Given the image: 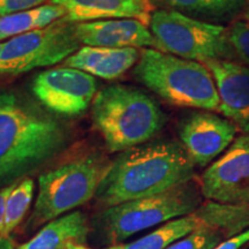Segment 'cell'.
I'll list each match as a JSON object with an SVG mask.
<instances>
[{
	"label": "cell",
	"mask_w": 249,
	"mask_h": 249,
	"mask_svg": "<svg viewBox=\"0 0 249 249\" xmlns=\"http://www.w3.org/2000/svg\"><path fill=\"white\" fill-rule=\"evenodd\" d=\"M133 75L171 105L218 111L219 96L213 76L202 62L156 49H143Z\"/></svg>",
	"instance_id": "cell-4"
},
{
	"label": "cell",
	"mask_w": 249,
	"mask_h": 249,
	"mask_svg": "<svg viewBox=\"0 0 249 249\" xmlns=\"http://www.w3.org/2000/svg\"><path fill=\"white\" fill-rule=\"evenodd\" d=\"M244 18H245L246 22H248V23H249V1H248L247 6H246L245 11H244Z\"/></svg>",
	"instance_id": "cell-29"
},
{
	"label": "cell",
	"mask_w": 249,
	"mask_h": 249,
	"mask_svg": "<svg viewBox=\"0 0 249 249\" xmlns=\"http://www.w3.org/2000/svg\"><path fill=\"white\" fill-rule=\"evenodd\" d=\"M194 173L195 164L182 144L176 141L145 143L117 156L95 198L107 208L113 207L192 181Z\"/></svg>",
	"instance_id": "cell-1"
},
{
	"label": "cell",
	"mask_w": 249,
	"mask_h": 249,
	"mask_svg": "<svg viewBox=\"0 0 249 249\" xmlns=\"http://www.w3.org/2000/svg\"><path fill=\"white\" fill-rule=\"evenodd\" d=\"M238 127L210 111L192 112L179 124V138L193 163L207 166L235 140Z\"/></svg>",
	"instance_id": "cell-11"
},
{
	"label": "cell",
	"mask_w": 249,
	"mask_h": 249,
	"mask_svg": "<svg viewBox=\"0 0 249 249\" xmlns=\"http://www.w3.org/2000/svg\"><path fill=\"white\" fill-rule=\"evenodd\" d=\"M202 227H205L204 224L194 211L186 216L170 220L139 240L124 245V249H165L173 242Z\"/></svg>",
	"instance_id": "cell-20"
},
{
	"label": "cell",
	"mask_w": 249,
	"mask_h": 249,
	"mask_svg": "<svg viewBox=\"0 0 249 249\" xmlns=\"http://www.w3.org/2000/svg\"><path fill=\"white\" fill-rule=\"evenodd\" d=\"M2 44H4V43H1V42H0V52H1V49H2Z\"/></svg>",
	"instance_id": "cell-31"
},
{
	"label": "cell",
	"mask_w": 249,
	"mask_h": 249,
	"mask_svg": "<svg viewBox=\"0 0 249 249\" xmlns=\"http://www.w3.org/2000/svg\"><path fill=\"white\" fill-rule=\"evenodd\" d=\"M204 65L216 83L218 112L249 134V67L230 60H209Z\"/></svg>",
	"instance_id": "cell-12"
},
{
	"label": "cell",
	"mask_w": 249,
	"mask_h": 249,
	"mask_svg": "<svg viewBox=\"0 0 249 249\" xmlns=\"http://www.w3.org/2000/svg\"><path fill=\"white\" fill-rule=\"evenodd\" d=\"M224 240H226L225 236L220 232L202 227L173 242L165 249H214Z\"/></svg>",
	"instance_id": "cell-22"
},
{
	"label": "cell",
	"mask_w": 249,
	"mask_h": 249,
	"mask_svg": "<svg viewBox=\"0 0 249 249\" xmlns=\"http://www.w3.org/2000/svg\"><path fill=\"white\" fill-rule=\"evenodd\" d=\"M95 128L107 150L123 152L144 144L160 132L165 116L151 97L124 85H112L99 90L91 104Z\"/></svg>",
	"instance_id": "cell-3"
},
{
	"label": "cell",
	"mask_w": 249,
	"mask_h": 249,
	"mask_svg": "<svg viewBox=\"0 0 249 249\" xmlns=\"http://www.w3.org/2000/svg\"><path fill=\"white\" fill-rule=\"evenodd\" d=\"M170 9L198 20L230 21L244 12L249 0H160Z\"/></svg>",
	"instance_id": "cell-19"
},
{
	"label": "cell",
	"mask_w": 249,
	"mask_h": 249,
	"mask_svg": "<svg viewBox=\"0 0 249 249\" xmlns=\"http://www.w3.org/2000/svg\"><path fill=\"white\" fill-rule=\"evenodd\" d=\"M31 91L46 110L58 116L85 113L97 95L95 77L71 67H54L34 77Z\"/></svg>",
	"instance_id": "cell-9"
},
{
	"label": "cell",
	"mask_w": 249,
	"mask_h": 249,
	"mask_svg": "<svg viewBox=\"0 0 249 249\" xmlns=\"http://www.w3.org/2000/svg\"><path fill=\"white\" fill-rule=\"evenodd\" d=\"M201 188L189 181L160 194L108 207L99 223L112 244H120L136 233L186 216L202 204Z\"/></svg>",
	"instance_id": "cell-7"
},
{
	"label": "cell",
	"mask_w": 249,
	"mask_h": 249,
	"mask_svg": "<svg viewBox=\"0 0 249 249\" xmlns=\"http://www.w3.org/2000/svg\"><path fill=\"white\" fill-rule=\"evenodd\" d=\"M66 11L71 22L82 23L111 18H134L145 26L150 23V0H51Z\"/></svg>",
	"instance_id": "cell-14"
},
{
	"label": "cell",
	"mask_w": 249,
	"mask_h": 249,
	"mask_svg": "<svg viewBox=\"0 0 249 249\" xmlns=\"http://www.w3.org/2000/svg\"><path fill=\"white\" fill-rule=\"evenodd\" d=\"M110 164L101 156L90 154L40 174L30 225L36 227L57 219L95 197Z\"/></svg>",
	"instance_id": "cell-5"
},
{
	"label": "cell",
	"mask_w": 249,
	"mask_h": 249,
	"mask_svg": "<svg viewBox=\"0 0 249 249\" xmlns=\"http://www.w3.org/2000/svg\"><path fill=\"white\" fill-rule=\"evenodd\" d=\"M200 188L208 201L249 204V134L236 138L204 171Z\"/></svg>",
	"instance_id": "cell-10"
},
{
	"label": "cell",
	"mask_w": 249,
	"mask_h": 249,
	"mask_svg": "<svg viewBox=\"0 0 249 249\" xmlns=\"http://www.w3.org/2000/svg\"><path fill=\"white\" fill-rule=\"evenodd\" d=\"M105 249H124V245H123V244H116V245H112L111 247L105 248Z\"/></svg>",
	"instance_id": "cell-30"
},
{
	"label": "cell",
	"mask_w": 249,
	"mask_h": 249,
	"mask_svg": "<svg viewBox=\"0 0 249 249\" xmlns=\"http://www.w3.org/2000/svg\"><path fill=\"white\" fill-rule=\"evenodd\" d=\"M35 182L31 178H23L17 182L14 189L12 191L6 207L5 227L1 236H8L22 222L26 213L29 210L34 198Z\"/></svg>",
	"instance_id": "cell-21"
},
{
	"label": "cell",
	"mask_w": 249,
	"mask_h": 249,
	"mask_svg": "<svg viewBox=\"0 0 249 249\" xmlns=\"http://www.w3.org/2000/svg\"><path fill=\"white\" fill-rule=\"evenodd\" d=\"M141 52L138 49H112L81 46L64 61V66L76 68L93 77L114 80L123 76L138 64Z\"/></svg>",
	"instance_id": "cell-15"
},
{
	"label": "cell",
	"mask_w": 249,
	"mask_h": 249,
	"mask_svg": "<svg viewBox=\"0 0 249 249\" xmlns=\"http://www.w3.org/2000/svg\"><path fill=\"white\" fill-rule=\"evenodd\" d=\"M18 181H14L9 185L2 187L0 189V235H1L2 231L5 227V218H6V207H7V201L9 195H11L12 191L14 189L15 185Z\"/></svg>",
	"instance_id": "cell-26"
},
{
	"label": "cell",
	"mask_w": 249,
	"mask_h": 249,
	"mask_svg": "<svg viewBox=\"0 0 249 249\" xmlns=\"http://www.w3.org/2000/svg\"><path fill=\"white\" fill-rule=\"evenodd\" d=\"M249 242V229L245 230L239 234H236L232 238L224 240L222 244H219L214 249H240L246 244Z\"/></svg>",
	"instance_id": "cell-25"
},
{
	"label": "cell",
	"mask_w": 249,
	"mask_h": 249,
	"mask_svg": "<svg viewBox=\"0 0 249 249\" xmlns=\"http://www.w3.org/2000/svg\"><path fill=\"white\" fill-rule=\"evenodd\" d=\"M66 128L11 90H0V182L35 171L64 150Z\"/></svg>",
	"instance_id": "cell-2"
},
{
	"label": "cell",
	"mask_w": 249,
	"mask_h": 249,
	"mask_svg": "<svg viewBox=\"0 0 249 249\" xmlns=\"http://www.w3.org/2000/svg\"><path fill=\"white\" fill-rule=\"evenodd\" d=\"M81 44L112 49H156L150 29L134 18H111L75 24Z\"/></svg>",
	"instance_id": "cell-13"
},
{
	"label": "cell",
	"mask_w": 249,
	"mask_h": 249,
	"mask_svg": "<svg viewBox=\"0 0 249 249\" xmlns=\"http://www.w3.org/2000/svg\"><path fill=\"white\" fill-rule=\"evenodd\" d=\"M229 36L235 57L249 67V23L240 20L234 21L229 28Z\"/></svg>",
	"instance_id": "cell-23"
},
{
	"label": "cell",
	"mask_w": 249,
	"mask_h": 249,
	"mask_svg": "<svg viewBox=\"0 0 249 249\" xmlns=\"http://www.w3.org/2000/svg\"><path fill=\"white\" fill-rule=\"evenodd\" d=\"M150 31L156 50L187 60L204 64L209 60L235 59L229 28L198 20L174 9H158L151 15Z\"/></svg>",
	"instance_id": "cell-6"
},
{
	"label": "cell",
	"mask_w": 249,
	"mask_h": 249,
	"mask_svg": "<svg viewBox=\"0 0 249 249\" xmlns=\"http://www.w3.org/2000/svg\"><path fill=\"white\" fill-rule=\"evenodd\" d=\"M75 24L64 17L43 29L6 40L0 52V75H20L66 60L81 48Z\"/></svg>",
	"instance_id": "cell-8"
},
{
	"label": "cell",
	"mask_w": 249,
	"mask_h": 249,
	"mask_svg": "<svg viewBox=\"0 0 249 249\" xmlns=\"http://www.w3.org/2000/svg\"><path fill=\"white\" fill-rule=\"evenodd\" d=\"M48 0H0V17H6L44 5Z\"/></svg>",
	"instance_id": "cell-24"
},
{
	"label": "cell",
	"mask_w": 249,
	"mask_h": 249,
	"mask_svg": "<svg viewBox=\"0 0 249 249\" xmlns=\"http://www.w3.org/2000/svg\"><path fill=\"white\" fill-rule=\"evenodd\" d=\"M88 232L86 214L74 211L46 223L34 238L18 249H64L70 244L83 245Z\"/></svg>",
	"instance_id": "cell-16"
},
{
	"label": "cell",
	"mask_w": 249,
	"mask_h": 249,
	"mask_svg": "<svg viewBox=\"0 0 249 249\" xmlns=\"http://www.w3.org/2000/svg\"><path fill=\"white\" fill-rule=\"evenodd\" d=\"M0 249H15L13 241L9 236L0 235Z\"/></svg>",
	"instance_id": "cell-27"
},
{
	"label": "cell",
	"mask_w": 249,
	"mask_h": 249,
	"mask_svg": "<svg viewBox=\"0 0 249 249\" xmlns=\"http://www.w3.org/2000/svg\"><path fill=\"white\" fill-rule=\"evenodd\" d=\"M64 249H90V248L86 247V246H83L82 244H70L67 245Z\"/></svg>",
	"instance_id": "cell-28"
},
{
	"label": "cell",
	"mask_w": 249,
	"mask_h": 249,
	"mask_svg": "<svg viewBox=\"0 0 249 249\" xmlns=\"http://www.w3.org/2000/svg\"><path fill=\"white\" fill-rule=\"evenodd\" d=\"M195 211L207 229L220 232L226 240L249 229V204L207 201Z\"/></svg>",
	"instance_id": "cell-17"
},
{
	"label": "cell",
	"mask_w": 249,
	"mask_h": 249,
	"mask_svg": "<svg viewBox=\"0 0 249 249\" xmlns=\"http://www.w3.org/2000/svg\"><path fill=\"white\" fill-rule=\"evenodd\" d=\"M66 17V11L54 4H44L6 17H0V42L46 28Z\"/></svg>",
	"instance_id": "cell-18"
}]
</instances>
